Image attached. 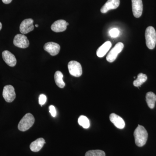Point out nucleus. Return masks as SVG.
<instances>
[{"label": "nucleus", "instance_id": "f257e3e1", "mask_svg": "<svg viewBox=\"0 0 156 156\" xmlns=\"http://www.w3.org/2000/svg\"><path fill=\"white\" fill-rule=\"evenodd\" d=\"M135 144L139 147L143 146L146 143L148 138V133L144 127L138 125L134 131Z\"/></svg>", "mask_w": 156, "mask_h": 156}, {"label": "nucleus", "instance_id": "f03ea898", "mask_svg": "<svg viewBox=\"0 0 156 156\" xmlns=\"http://www.w3.org/2000/svg\"><path fill=\"white\" fill-rule=\"evenodd\" d=\"M146 44L148 48L153 50L155 48L156 44V32L155 30L153 27H147L145 34Z\"/></svg>", "mask_w": 156, "mask_h": 156}, {"label": "nucleus", "instance_id": "7ed1b4c3", "mask_svg": "<svg viewBox=\"0 0 156 156\" xmlns=\"http://www.w3.org/2000/svg\"><path fill=\"white\" fill-rule=\"evenodd\" d=\"M35 119L31 114H26L20 121L18 128L20 131H25L28 130L34 124Z\"/></svg>", "mask_w": 156, "mask_h": 156}, {"label": "nucleus", "instance_id": "20e7f679", "mask_svg": "<svg viewBox=\"0 0 156 156\" xmlns=\"http://www.w3.org/2000/svg\"><path fill=\"white\" fill-rule=\"evenodd\" d=\"M69 73L73 76H80L83 73L82 67L80 63L76 61H71L68 65Z\"/></svg>", "mask_w": 156, "mask_h": 156}, {"label": "nucleus", "instance_id": "39448f33", "mask_svg": "<svg viewBox=\"0 0 156 156\" xmlns=\"http://www.w3.org/2000/svg\"><path fill=\"white\" fill-rule=\"evenodd\" d=\"M124 45L122 43H117L114 47L110 51L106 57V59L108 62H112L117 58L118 54L122 52L124 48Z\"/></svg>", "mask_w": 156, "mask_h": 156}, {"label": "nucleus", "instance_id": "423d86ee", "mask_svg": "<svg viewBox=\"0 0 156 156\" xmlns=\"http://www.w3.org/2000/svg\"><path fill=\"white\" fill-rule=\"evenodd\" d=\"M3 96L7 102H12L16 98V93L14 87L11 85L5 86L3 89Z\"/></svg>", "mask_w": 156, "mask_h": 156}, {"label": "nucleus", "instance_id": "0eeeda50", "mask_svg": "<svg viewBox=\"0 0 156 156\" xmlns=\"http://www.w3.org/2000/svg\"><path fill=\"white\" fill-rule=\"evenodd\" d=\"M14 44L17 48L25 49L29 46V41L27 37L24 34H18L14 37Z\"/></svg>", "mask_w": 156, "mask_h": 156}, {"label": "nucleus", "instance_id": "6e6552de", "mask_svg": "<svg viewBox=\"0 0 156 156\" xmlns=\"http://www.w3.org/2000/svg\"><path fill=\"white\" fill-rule=\"evenodd\" d=\"M34 20L31 18L24 20L21 22L20 26V31L22 34H28L33 30L34 27Z\"/></svg>", "mask_w": 156, "mask_h": 156}, {"label": "nucleus", "instance_id": "1a4fd4ad", "mask_svg": "<svg viewBox=\"0 0 156 156\" xmlns=\"http://www.w3.org/2000/svg\"><path fill=\"white\" fill-rule=\"evenodd\" d=\"M44 50L50 53L51 56H56L59 53L60 47L58 44L54 42H48L45 44Z\"/></svg>", "mask_w": 156, "mask_h": 156}, {"label": "nucleus", "instance_id": "9d476101", "mask_svg": "<svg viewBox=\"0 0 156 156\" xmlns=\"http://www.w3.org/2000/svg\"><path fill=\"white\" fill-rule=\"evenodd\" d=\"M132 12L134 17L139 18L141 16L143 12L142 0H131Z\"/></svg>", "mask_w": 156, "mask_h": 156}, {"label": "nucleus", "instance_id": "9b49d317", "mask_svg": "<svg viewBox=\"0 0 156 156\" xmlns=\"http://www.w3.org/2000/svg\"><path fill=\"white\" fill-rule=\"evenodd\" d=\"M120 5V0H108L101 9V12L105 14L111 10L117 9Z\"/></svg>", "mask_w": 156, "mask_h": 156}, {"label": "nucleus", "instance_id": "f8f14e48", "mask_svg": "<svg viewBox=\"0 0 156 156\" xmlns=\"http://www.w3.org/2000/svg\"><path fill=\"white\" fill-rule=\"evenodd\" d=\"M2 57L5 62L9 66L14 67L17 63V60L14 54L8 50H5L2 52Z\"/></svg>", "mask_w": 156, "mask_h": 156}, {"label": "nucleus", "instance_id": "ddd939ff", "mask_svg": "<svg viewBox=\"0 0 156 156\" xmlns=\"http://www.w3.org/2000/svg\"><path fill=\"white\" fill-rule=\"evenodd\" d=\"M67 22L63 20H59L53 23L51 29L53 31L58 33L64 31L67 28Z\"/></svg>", "mask_w": 156, "mask_h": 156}, {"label": "nucleus", "instance_id": "4468645a", "mask_svg": "<svg viewBox=\"0 0 156 156\" xmlns=\"http://www.w3.org/2000/svg\"><path fill=\"white\" fill-rule=\"evenodd\" d=\"M110 120L116 128L119 129H123L126 126L125 121L119 116L115 114L112 113L110 115Z\"/></svg>", "mask_w": 156, "mask_h": 156}, {"label": "nucleus", "instance_id": "2eb2a0df", "mask_svg": "<svg viewBox=\"0 0 156 156\" xmlns=\"http://www.w3.org/2000/svg\"><path fill=\"white\" fill-rule=\"evenodd\" d=\"M112 47V43L109 41H107L98 48L96 52V54L98 57L101 58L106 55Z\"/></svg>", "mask_w": 156, "mask_h": 156}, {"label": "nucleus", "instance_id": "dca6fc26", "mask_svg": "<svg viewBox=\"0 0 156 156\" xmlns=\"http://www.w3.org/2000/svg\"><path fill=\"white\" fill-rule=\"evenodd\" d=\"M45 144V140L43 138H39L32 142L30 146L31 151L34 152L41 150Z\"/></svg>", "mask_w": 156, "mask_h": 156}, {"label": "nucleus", "instance_id": "f3484780", "mask_svg": "<svg viewBox=\"0 0 156 156\" xmlns=\"http://www.w3.org/2000/svg\"><path fill=\"white\" fill-rule=\"evenodd\" d=\"M147 103L148 106L151 109L154 108L156 101V95L153 92H147L146 95Z\"/></svg>", "mask_w": 156, "mask_h": 156}, {"label": "nucleus", "instance_id": "a211bd4d", "mask_svg": "<svg viewBox=\"0 0 156 156\" xmlns=\"http://www.w3.org/2000/svg\"><path fill=\"white\" fill-rule=\"evenodd\" d=\"M63 74L61 72L57 71L54 75V80L56 85L60 88H63L65 86V83L63 80Z\"/></svg>", "mask_w": 156, "mask_h": 156}, {"label": "nucleus", "instance_id": "6ab92c4d", "mask_svg": "<svg viewBox=\"0 0 156 156\" xmlns=\"http://www.w3.org/2000/svg\"><path fill=\"white\" fill-rule=\"evenodd\" d=\"M147 79V76L146 75L142 73H140L137 76V79L133 82V85L134 87H140L142 84L145 83Z\"/></svg>", "mask_w": 156, "mask_h": 156}, {"label": "nucleus", "instance_id": "aec40b11", "mask_svg": "<svg viewBox=\"0 0 156 156\" xmlns=\"http://www.w3.org/2000/svg\"><path fill=\"white\" fill-rule=\"evenodd\" d=\"M78 123L80 126L85 129H87L90 127V122L87 117L81 115L78 119Z\"/></svg>", "mask_w": 156, "mask_h": 156}, {"label": "nucleus", "instance_id": "412c9836", "mask_svg": "<svg viewBox=\"0 0 156 156\" xmlns=\"http://www.w3.org/2000/svg\"><path fill=\"white\" fill-rule=\"evenodd\" d=\"M85 156H105V154L103 151L99 150H91L87 151Z\"/></svg>", "mask_w": 156, "mask_h": 156}, {"label": "nucleus", "instance_id": "4be33fe9", "mask_svg": "<svg viewBox=\"0 0 156 156\" xmlns=\"http://www.w3.org/2000/svg\"><path fill=\"white\" fill-rule=\"evenodd\" d=\"M110 35L112 37L116 38L119 34V31L117 28H113L109 31Z\"/></svg>", "mask_w": 156, "mask_h": 156}, {"label": "nucleus", "instance_id": "5701e85b", "mask_svg": "<svg viewBox=\"0 0 156 156\" xmlns=\"http://www.w3.org/2000/svg\"><path fill=\"white\" fill-rule=\"evenodd\" d=\"M47 101V97L44 94H41L39 98V103L41 106L44 104Z\"/></svg>", "mask_w": 156, "mask_h": 156}, {"label": "nucleus", "instance_id": "b1692460", "mask_svg": "<svg viewBox=\"0 0 156 156\" xmlns=\"http://www.w3.org/2000/svg\"><path fill=\"white\" fill-rule=\"evenodd\" d=\"M49 112H50V113L51 114V115L53 117L56 116V110L55 107L53 106V105H50L49 107Z\"/></svg>", "mask_w": 156, "mask_h": 156}, {"label": "nucleus", "instance_id": "393cba45", "mask_svg": "<svg viewBox=\"0 0 156 156\" xmlns=\"http://www.w3.org/2000/svg\"><path fill=\"white\" fill-rule=\"evenodd\" d=\"M12 1V0H2L3 2L5 4H10V3Z\"/></svg>", "mask_w": 156, "mask_h": 156}, {"label": "nucleus", "instance_id": "a878e982", "mask_svg": "<svg viewBox=\"0 0 156 156\" xmlns=\"http://www.w3.org/2000/svg\"><path fill=\"white\" fill-rule=\"evenodd\" d=\"M2 23H1V22H0V30H1V29H2Z\"/></svg>", "mask_w": 156, "mask_h": 156}, {"label": "nucleus", "instance_id": "bb28decb", "mask_svg": "<svg viewBox=\"0 0 156 156\" xmlns=\"http://www.w3.org/2000/svg\"><path fill=\"white\" fill-rule=\"evenodd\" d=\"M39 25L38 24H36L35 27H38Z\"/></svg>", "mask_w": 156, "mask_h": 156}, {"label": "nucleus", "instance_id": "cd10ccee", "mask_svg": "<svg viewBox=\"0 0 156 156\" xmlns=\"http://www.w3.org/2000/svg\"><path fill=\"white\" fill-rule=\"evenodd\" d=\"M69 23H68L67 22V26L69 25Z\"/></svg>", "mask_w": 156, "mask_h": 156}]
</instances>
